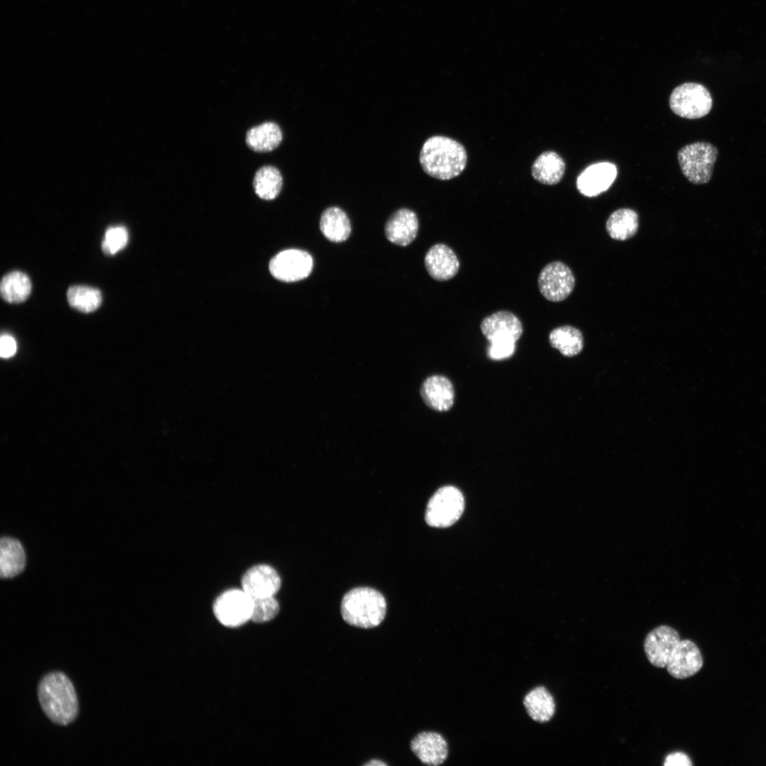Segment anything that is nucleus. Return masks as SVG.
<instances>
[{"instance_id":"6","label":"nucleus","mask_w":766,"mask_h":766,"mask_svg":"<svg viewBox=\"0 0 766 766\" xmlns=\"http://www.w3.org/2000/svg\"><path fill=\"white\" fill-rule=\"evenodd\" d=\"M465 500L455 487L444 486L438 489L428 502L425 520L428 525L445 528L454 524L462 516Z\"/></svg>"},{"instance_id":"27","label":"nucleus","mask_w":766,"mask_h":766,"mask_svg":"<svg viewBox=\"0 0 766 766\" xmlns=\"http://www.w3.org/2000/svg\"><path fill=\"white\" fill-rule=\"evenodd\" d=\"M67 298L72 308L83 313L94 311L102 302L101 292L99 289L84 285L69 287Z\"/></svg>"},{"instance_id":"24","label":"nucleus","mask_w":766,"mask_h":766,"mask_svg":"<svg viewBox=\"0 0 766 766\" xmlns=\"http://www.w3.org/2000/svg\"><path fill=\"white\" fill-rule=\"evenodd\" d=\"M550 345L565 357L578 355L584 347V338L577 328L565 325L554 328L549 334Z\"/></svg>"},{"instance_id":"29","label":"nucleus","mask_w":766,"mask_h":766,"mask_svg":"<svg viewBox=\"0 0 766 766\" xmlns=\"http://www.w3.org/2000/svg\"><path fill=\"white\" fill-rule=\"evenodd\" d=\"M128 240L127 229L122 226H111L106 229L101 249L104 254L112 255L123 249Z\"/></svg>"},{"instance_id":"15","label":"nucleus","mask_w":766,"mask_h":766,"mask_svg":"<svg viewBox=\"0 0 766 766\" xmlns=\"http://www.w3.org/2000/svg\"><path fill=\"white\" fill-rule=\"evenodd\" d=\"M411 749L424 765H442L448 755L446 740L438 733L424 731L418 733L411 741Z\"/></svg>"},{"instance_id":"10","label":"nucleus","mask_w":766,"mask_h":766,"mask_svg":"<svg viewBox=\"0 0 766 766\" xmlns=\"http://www.w3.org/2000/svg\"><path fill=\"white\" fill-rule=\"evenodd\" d=\"M313 261L306 251L287 249L277 254L269 265L272 275L278 280L294 282L309 277L313 270Z\"/></svg>"},{"instance_id":"12","label":"nucleus","mask_w":766,"mask_h":766,"mask_svg":"<svg viewBox=\"0 0 766 766\" xmlns=\"http://www.w3.org/2000/svg\"><path fill=\"white\" fill-rule=\"evenodd\" d=\"M616 176L617 168L613 163L602 162L593 164L578 176L577 188L585 196H596L611 187Z\"/></svg>"},{"instance_id":"26","label":"nucleus","mask_w":766,"mask_h":766,"mask_svg":"<svg viewBox=\"0 0 766 766\" xmlns=\"http://www.w3.org/2000/svg\"><path fill=\"white\" fill-rule=\"evenodd\" d=\"M282 176L279 170L270 165L260 168L253 179V187L256 194L265 200L275 199L282 189Z\"/></svg>"},{"instance_id":"2","label":"nucleus","mask_w":766,"mask_h":766,"mask_svg":"<svg viewBox=\"0 0 766 766\" xmlns=\"http://www.w3.org/2000/svg\"><path fill=\"white\" fill-rule=\"evenodd\" d=\"M38 698L45 716L54 723L67 726L78 715L79 705L74 685L62 672L45 675L38 687Z\"/></svg>"},{"instance_id":"20","label":"nucleus","mask_w":766,"mask_h":766,"mask_svg":"<svg viewBox=\"0 0 766 766\" xmlns=\"http://www.w3.org/2000/svg\"><path fill=\"white\" fill-rule=\"evenodd\" d=\"M319 226L324 237L333 243L346 240L351 233V225L347 214L337 206L328 207L323 211Z\"/></svg>"},{"instance_id":"18","label":"nucleus","mask_w":766,"mask_h":766,"mask_svg":"<svg viewBox=\"0 0 766 766\" xmlns=\"http://www.w3.org/2000/svg\"><path fill=\"white\" fill-rule=\"evenodd\" d=\"M565 172V163L560 155L554 151L541 153L531 167L533 177L541 184L555 185L562 179Z\"/></svg>"},{"instance_id":"14","label":"nucleus","mask_w":766,"mask_h":766,"mask_svg":"<svg viewBox=\"0 0 766 766\" xmlns=\"http://www.w3.org/2000/svg\"><path fill=\"white\" fill-rule=\"evenodd\" d=\"M480 329L489 342L497 339L516 342L523 333L521 320L514 313L506 310L496 311L485 317L480 323Z\"/></svg>"},{"instance_id":"33","label":"nucleus","mask_w":766,"mask_h":766,"mask_svg":"<svg viewBox=\"0 0 766 766\" xmlns=\"http://www.w3.org/2000/svg\"><path fill=\"white\" fill-rule=\"evenodd\" d=\"M365 765H367V766H375V765L382 766V765H387V764L385 762L379 760H372L370 762L365 763Z\"/></svg>"},{"instance_id":"1","label":"nucleus","mask_w":766,"mask_h":766,"mask_svg":"<svg viewBox=\"0 0 766 766\" xmlns=\"http://www.w3.org/2000/svg\"><path fill=\"white\" fill-rule=\"evenodd\" d=\"M644 650L649 662L679 679L697 673L703 666V657L692 640H681L679 633L668 626H660L646 635Z\"/></svg>"},{"instance_id":"5","label":"nucleus","mask_w":766,"mask_h":766,"mask_svg":"<svg viewBox=\"0 0 766 766\" xmlns=\"http://www.w3.org/2000/svg\"><path fill=\"white\" fill-rule=\"evenodd\" d=\"M718 150L713 144L699 141L681 148L677 160L684 176L694 184L708 183L711 179Z\"/></svg>"},{"instance_id":"16","label":"nucleus","mask_w":766,"mask_h":766,"mask_svg":"<svg viewBox=\"0 0 766 766\" xmlns=\"http://www.w3.org/2000/svg\"><path fill=\"white\" fill-rule=\"evenodd\" d=\"M418 227L416 214L410 209H400L388 218L385 223L384 233L391 243L406 246L416 238Z\"/></svg>"},{"instance_id":"22","label":"nucleus","mask_w":766,"mask_h":766,"mask_svg":"<svg viewBox=\"0 0 766 766\" xmlns=\"http://www.w3.org/2000/svg\"><path fill=\"white\" fill-rule=\"evenodd\" d=\"M639 228V217L636 211L622 208L614 211L606 222V230L614 240H626L633 237Z\"/></svg>"},{"instance_id":"25","label":"nucleus","mask_w":766,"mask_h":766,"mask_svg":"<svg viewBox=\"0 0 766 766\" xmlns=\"http://www.w3.org/2000/svg\"><path fill=\"white\" fill-rule=\"evenodd\" d=\"M31 289L29 277L20 271H13L5 274L0 285L2 299L11 304L25 301L30 294Z\"/></svg>"},{"instance_id":"17","label":"nucleus","mask_w":766,"mask_h":766,"mask_svg":"<svg viewBox=\"0 0 766 766\" xmlns=\"http://www.w3.org/2000/svg\"><path fill=\"white\" fill-rule=\"evenodd\" d=\"M420 393L425 404L436 411H447L453 406L454 387L450 380L444 376L428 377L423 382Z\"/></svg>"},{"instance_id":"31","label":"nucleus","mask_w":766,"mask_h":766,"mask_svg":"<svg viewBox=\"0 0 766 766\" xmlns=\"http://www.w3.org/2000/svg\"><path fill=\"white\" fill-rule=\"evenodd\" d=\"M15 339L8 334H3L0 340V355L4 358L13 356L16 351Z\"/></svg>"},{"instance_id":"8","label":"nucleus","mask_w":766,"mask_h":766,"mask_svg":"<svg viewBox=\"0 0 766 766\" xmlns=\"http://www.w3.org/2000/svg\"><path fill=\"white\" fill-rule=\"evenodd\" d=\"M575 286L574 275L565 263L554 261L540 270L538 287L540 294L548 301L560 302L566 299Z\"/></svg>"},{"instance_id":"21","label":"nucleus","mask_w":766,"mask_h":766,"mask_svg":"<svg viewBox=\"0 0 766 766\" xmlns=\"http://www.w3.org/2000/svg\"><path fill=\"white\" fill-rule=\"evenodd\" d=\"M523 706L528 715L540 723L549 721L555 713L554 698L543 686L536 687L526 694Z\"/></svg>"},{"instance_id":"11","label":"nucleus","mask_w":766,"mask_h":766,"mask_svg":"<svg viewBox=\"0 0 766 766\" xmlns=\"http://www.w3.org/2000/svg\"><path fill=\"white\" fill-rule=\"evenodd\" d=\"M243 590L252 599L272 596L279 590L281 579L277 571L267 565L250 568L241 580Z\"/></svg>"},{"instance_id":"7","label":"nucleus","mask_w":766,"mask_h":766,"mask_svg":"<svg viewBox=\"0 0 766 766\" xmlns=\"http://www.w3.org/2000/svg\"><path fill=\"white\" fill-rule=\"evenodd\" d=\"M669 104L677 116L687 119H697L706 116L713 106V99L708 89L699 83L687 82L672 91Z\"/></svg>"},{"instance_id":"13","label":"nucleus","mask_w":766,"mask_h":766,"mask_svg":"<svg viewBox=\"0 0 766 766\" xmlns=\"http://www.w3.org/2000/svg\"><path fill=\"white\" fill-rule=\"evenodd\" d=\"M424 264L428 274L439 282L453 278L460 270V261L454 250L444 243H436L426 253Z\"/></svg>"},{"instance_id":"30","label":"nucleus","mask_w":766,"mask_h":766,"mask_svg":"<svg viewBox=\"0 0 766 766\" xmlns=\"http://www.w3.org/2000/svg\"><path fill=\"white\" fill-rule=\"evenodd\" d=\"M515 350L516 341L497 339L489 342L487 354L494 360H502L512 356Z\"/></svg>"},{"instance_id":"32","label":"nucleus","mask_w":766,"mask_h":766,"mask_svg":"<svg viewBox=\"0 0 766 766\" xmlns=\"http://www.w3.org/2000/svg\"><path fill=\"white\" fill-rule=\"evenodd\" d=\"M665 766H690L692 762L687 755L681 752L669 754L665 760Z\"/></svg>"},{"instance_id":"23","label":"nucleus","mask_w":766,"mask_h":766,"mask_svg":"<svg viewBox=\"0 0 766 766\" xmlns=\"http://www.w3.org/2000/svg\"><path fill=\"white\" fill-rule=\"evenodd\" d=\"M282 140V130L274 122H265L254 126L246 133L248 146L258 152H267L274 150Z\"/></svg>"},{"instance_id":"28","label":"nucleus","mask_w":766,"mask_h":766,"mask_svg":"<svg viewBox=\"0 0 766 766\" xmlns=\"http://www.w3.org/2000/svg\"><path fill=\"white\" fill-rule=\"evenodd\" d=\"M253 599L250 620L255 623L268 622L276 617L279 611L278 601L272 596Z\"/></svg>"},{"instance_id":"4","label":"nucleus","mask_w":766,"mask_h":766,"mask_svg":"<svg viewBox=\"0 0 766 766\" xmlns=\"http://www.w3.org/2000/svg\"><path fill=\"white\" fill-rule=\"evenodd\" d=\"M340 611L348 624L361 628H372L383 621L387 602L384 596L373 588L356 587L344 595Z\"/></svg>"},{"instance_id":"9","label":"nucleus","mask_w":766,"mask_h":766,"mask_svg":"<svg viewBox=\"0 0 766 766\" xmlns=\"http://www.w3.org/2000/svg\"><path fill=\"white\" fill-rule=\"evenodd\" d=\"M252 605V598L243 589H230L216 599L213 611L222 625L236 628L250 620Z\"/></svg>"},{"instance_id":"19","label":"nucleus","mask_w":766,"mask_h":766,"mask_svg":"<svg viewBox=\"0 0 766 766\" xmlns=\"http://www.w3.org/2000/svg\"><path fill=\"white\" fill-rule=\"evenodd\" d=\"M26 554L21 543L10 537H2L0 542V575L2 579L12 578L26 566Z\"/></svg>"},{"instance_id":"3","label":"nucleus","mask_w":766,"mask_h":766,"mask_svg":"<svg viewBox=\"0 0 766 766\" xmlns=\"http://www.w3.org/2000/svg\"><path fill=\"white\" fill-rule=\"evenodd\" d=\"M419 161L423 171L440 180H449L465 170L467 155L464 146L457 140L443 135L428 138L420 151Z\"/></svg>"}]
</instances>
